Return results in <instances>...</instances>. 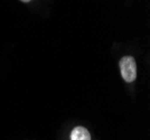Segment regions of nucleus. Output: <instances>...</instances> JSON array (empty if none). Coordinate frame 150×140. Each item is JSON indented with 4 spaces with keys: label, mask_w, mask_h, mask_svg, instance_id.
Returning <instances> with one entry per match:
<instances>
[{
    "label": "nucleus",
    "mask_w": 150,
    "mask_h": 140,
    "mask_svg": "<svg viewBox=\"0 0 150 140\" xmlns=\"http://www.w3.org/2000/svg\"><path fill=\"white\" fill-rule=\"evenodd\" d=\"M120 71L121 75L125 82L131 83L137 77V65L132 56H125L120 61Z\"/></svg>",
    "instance_id": "f257e3e1"
},
{
    "label": "nucleus",
    "mask_w": 150,
    "mask_h": 140,
    "mask_svg": "<svg viewBox=\"0 0 150 140\" xmlns=\"http://www.w3.org/2000/svg\"><path fill=\"white\" fill-rule=\"evenodd\" d=\"M71 140H91V134L88 130L84 127H75L69 136Z\"/></svg>",
    "instance_id": "f03ea898"
},
{
    "label": "nucleus",
    "mask_w": 150,
    "mask_h": 140,
    "mask_svg": "<svg viewBox=\"0 0 150 140\" xmlns=\"http://www.w3.org/2000/svg\"><path fill=\"white\" fill-rule=\"evenodd\" d=\"M21 1H24V2H29V1H31V0H21Z\"/></svg>",
    "instance_id": "7ed1b4c3"
}]
</instances>
